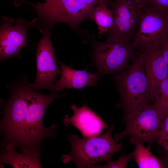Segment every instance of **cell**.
Segmentation results:
<instances>
[{
  "mask_svg": "<svg viewBox=\"0 0 168 168\" xmlns=\"http://www.w3.org/2000/svg\"><path fill=\"white\" fill-rule=\"evenodd\" d=\"M165 118L154 104L147 105L135 113L124 116L125 129L115 134L114 139L117 142L126 136H129L131 144L137 142L146 143L150 148L157 140Z\"/></svg>",
  "mask_w": 168,
  "mask_h": 168,
  "instance_id": "8992f818",
  "label": "cell"
},
{
  "mask_svg": "<svg viewBox=\"0 0 168 168\" xmlns=\"http://www.w3.org/2000/svg\"><path fill=\"white\" fill-rule=\"evenodd\" d=\"M108 3L99 4L92 10L89 19L95 21L97 26L98 36L107 34L112 26L114 13L108 7Z\"/></svg>",
  "mask_w": 168,
  "mask_h": 168,
  "instance_id": "5bb4252c",
  "label": "cell"
},
{
  "mask_svg": "<svg viewBox=\"0 0 168 168\" xmlns=\"http://www.w3.org/2000/svg\"><path fill=\"white\" fill-rule=\"evenodd\" d=\"M161 159L163 162L164 168H168V154H164V156Z\"/></svg>",
  "mask_w": 168,
  "mask_h": 168,
  "instance_id": "603a6c76",
  "label": "cell"
},
{
  "mask_svg": "<svg viewBox=\"0 0 168 168\" xmlns=\"http://www.w3.org/2000/svg\"><path fill=\"white\" fill-rule=\"evenodd\" d=\"M168 35V15L146 4L140 6L138 25L132 44L137 52L158 44Z\"/></svg>",
  "mask_w": 168,
  "mask_h": 168,
  "instance_id": "52a82bcc",
  "label": "cell"
},
{
  "mask_svg": "<svg viewBox=\"0 0 168 168\" xmlns=\"http://www.w3.org/2000/svg\"><path fill=\"white\" fill-rule=\"evenodd\" d=\"M157 142L163 150H168V115L165 118L161 124Z\"/></svg>",
  "mask_w": 168,
  "mask_h": 168,
  "instance_id": "d6986e66",
  "label": "cell"
},
{
  "mask_svg": "<svg viewBox=\"0 0 168 168\" xmlns=\"http://www.w3.org/2000/svg\"><path fill=\"white\" fill-rule=\"evenodd\" d=\"M158 46L163 56L168 65V35L159 42Z\"/></svg>",
  "mask_w": 168,
  "mask_h": 168,
  "instance_id": "44dd1931",
  "label": "cell"
},
{
  "mask_svg": "<svg viewBox=\"0 0 168 168\" xmlns=\"http://www.w3.org/2000/svg\"><path fill=\"white\" fill-rule=\"evenodd\" d=\"M135 1L140 5H143L145 0H135Z\"/></svg>",
  "mask_w": 168,
  "mask_h": 168,
  "instance_id": "cb8c5ba5",
  "label": "cell"
},
{
  "mask_svg": "<svg viewBox=\"0 0 168 168\" xmlns=\"http://www.w3.org/2000/svg\"><path fill=\"white\" fill-rule=\"evenodd\" d=\"M61 78L55 84V88L58 93L64 89H81L87 86L96 85L99 79L97 74L86 70H78L72 68L58 61Z\"/></svg>",
  "mask_w": 168,
  "mask_h": 168,
  "instance_id": "4fadbf2b",
  "label": "cell"
},
{
  "mask_svg": "<svg viewBox=\"0 0 168 168\" xmlns=\"http://www.w3.org/2000/svg\"><path fill=\"white\" fill-rule=\"evenodd\" d=\"M133 159L132 152L127 154H122L115 161H113L111 160L107 162L106 164L104 166L92 165L89 166L88 168H125L127 167L129 162Z\"/></svg>",
  "mask_w": 168,
  "mask_h": 168,
  "instance_id": "ac0fdd59",
  "label": "cell"
},
{
  "mask_svg": "<svg viewBox=\"0 0 168 168\" xmlns=\"http://www.w3.org/2000/svg\"><path fill=\"white\" fill-rule=\"evenodd\" d=\"M51 0H45L46 2H49V1H51Z\"/></svg>",
  "mask_w": 168,
  "mask_h": 168,
  "instance_id": "484cf974",
  "label": "cell"
},
{
  "mask_svg": "<svg viewBox=\"0 0 168 168\" xmlns=\"http://www.w3.org/2000/svg\"><path fill=\"white\" fill-rule=\"evenodd\" d=\"M90 55L99 78L114 75L127 69L137 54L132 42L123 39H106L101 42L93 38Z\"/></svg>",
  "mask_w": 168,
  "mask_h": 168,
  "instance_id": "5b68a950",
  "label": "cell"
},
{
  "mask_svg": "<svg viewBox=\"0 0 168 168\" xmlns=\"http://www.w3.org/2000/svg\"><path fill=\"white\" fill-rule=\"evenodd\" d=\"M111 79L119 96L120 101L116 107L123 110L124 116L152 104L143 62L139 54H137L128 68L112 75Z\"/></svg>",
  "mask_w": 168,
  "mask_h": 168,
  "instance_id": "7a4b0ae2",
  "label": "cell"
},
{
  "mask_svg": "<svg viewBox=\"0 0 168 168\" xmlns=\"http://www.w3.org/2000/svg\"><path fill=\"white\" fill-rule=\"evenodd\" d=\"M89 7L93 8L97 5L104 3H107L108 0H83Z\"/></svg>",
  "mask_w": 168,
  "mask_h": 168,
  "instance_id": "7402d4cb",
  "label": "cell"
},
{
  "mask_svg": "<svg viewBox=\"0 0 168 168\" xmlns=\"http://www.w3.org/2000/svg\"><path fill=\"white\" fill-rule=\"evenodd\" d=\"M153 103L165 117L168 115V77L161 83L156 93Z\"/></svg>",
  "mask_w": 168,
  "mask_h": 168,
  "instance_id": "e0dca14e",
  "label": "cell"
},
{
  "mask_svg": "<svg viewBox=\"0 0 168 168\" xmlns=\"http://www.w3.org/2000/svg\"><path fill=\"white\" fill-rule=\"evenodd\" d=\"M39 42L36 49V73L32 87L35 90L48 89L52 93H58L55 88L57 77L60 74L57 67L56 58L50 38V32L48 31Z\"/></svg>",
  "mask_w": 168,
  "mask_h": 168,
  "instance_id": "ba28073f",
  "label": "cell"
},
{
  "mask_svg": "<svg viewBox=\"0 0 168 168\" xmlns=\"http://www.w3.org/2000/svg\"><path fill=\"white\" fill-rule=\"evenodd\" d=\"M0 162L6 163L14 167L41 168L39 159L19 153L16 150H4L1 154Z\"/></svg>",
  "mask_w": 168,
  "mask_h": 168,
  "instance_id": "9a60e30c",
  "label": "cell"
},
{
  "mask_svg": "<svg viewBox=\"0 0 168 168\" xmlns=\"http://www.w3.org/2000/svg\"><path fill=\"white\" fill-rule=\"evenodd\" d=\"M164 154H168V150H164Z\"/></svg>",
  "mask_w": 168,
  "mask_h": 168,
  "instance_id": "d4e9b609",
  "label": "cell"
},
{
  "mask_svg": "<svg viewBox=\"0 0 168 168\" xmlns=\"http://www.w3.org/2000/svg\"><path fill=\"white\" fill-rule=\"evenodd\" d=\"M114 13V22L106 39L132 42L138 25L140 5L135 0H108Z\"/></svg>",
  "mask_w": 168,
  "mask_h": 168,
  "instance_id": "9c48e42d",
  "label": "cell"
},
{
  "mask_svg": "<svg viewBox=\"0 0 168 168\" xmlns=\"http://www.w3.org/2000/svg\"><path fill=\"white\" fill-rule=\"evenodd\" d=\"M0 28V59L2 61L12 57L21 58L19 52L26 47L28 42L27 31L31 23L22 18L16 20L5 16L2 17Z\"/></svg>",
  "mask_w": 168,
  "mask_h": 168,
  "instance_id": "30bf717a",
  "label": "cell"
},
{
  "mask_svg": "<svg viewBox=\"0 0 168 168\" xmlns=\"http://www.w3.org/2000/svg\"><path fill=\"white\" fill-rule=\"evenodd\" d=\"M144 4H148L168 15V0H145Z\"/></svg>",
  "mask_w": 168,
  "mask_h": 168,
  "instance_id": "ffe728a7",
  "label": "cell"
},
{
  "mask_svg": "<svg viewBox=\"0 0 168 168\" xmlns=\"http://www.w3.org/2000/svg\"><path fill=\"white\" fill-rule=\"evenodd\" d=\"M71 107L73 114L71 117L65 115L63 123L67 126L71 124L75 127L84 138L100 135L104 129L110 125L86 105L78 107L73 104Z\"/></svg>",
  "mask_w": 168,
  "mask_h": 168,
  "instance_id": "7c38bea8",
  "label": "cell"
},
{
  "mask_svg": "<svg viewBox=\"0 0 168 168\" xmlns=\"http://www.w3.org/2000/svg\"><path fill=\"white\" fill-rule=\"evenodd\" d=\"M137 54L140 56L143 62L148 82L149 97L153 103L161 83L168 77V65L158 44L148 45Z\"/></svg>",
  "mask_w": 168,
  "mask_h": 168,
  "instance_id": "8fae6325",
  "label": "cell"
},
{
  "mask_svg": "<svg viewBox=\"0 0 168 168\" xmlns=\"http://www.w3.org/2000/svg\"><path fill=\"white\" fill-rule=\"evenodd\" d=\"M27 3L33 7L39 18L31 23L43 33L55 24L62 23L74 29H78L83 21L89 19L93 8L83 0H52L44 3Z\"/></svg>",
  "mask_w": 168,
  "mask_h": 168,
  "instance_id": "277c9868",
  "label": "cell"
},
{
  "mask_svg": "<svg viewBox=\"0 0 168 168\" xmlns=\"http://www.w3.org/2000/svg\"><path fill=\"white\" fill-rule=\"evenodd\" d=\"M114 125H110L102 135L80 138L76 135L69 134L68 139L71 150L68 155L62 157L63 162L71 161L77 168H88L94 164L111 160L113 155L120 151L123 143H116L112 136Z\"/></svg>",
  "mask_w": 168,
  "mask_h": 168,
  "instance_id": "3957f363",
  "label": "cell"
},
{
  "mask_svg": "<svg viewBox=\"0 0 168 168\" xmlns=\"http://www.w3.org/2000/svg\"><path fill=\"white\" fill-rule=\"evenodd\" d=\"M134 150L132 152L133 159L140 168H164L163 162L160 159L154 155L150 148L146 147L143 143L137 142L134 143Z\"/></svg>",
  "mask_w": 168,
  "mask_h": 168,
  "instance_id": "2e32d148",
  "label": "cell"
},
{
  "mask_svg": "<svg viewBox=\"0 0 168 168\" xmlns=\"http://www.w3.org/2000/svg\"><path fill=\"white\" fill-rule=\"evenodd\" d=\"M32 91L27 86L18 85L10 89L11 94L3 106L0 121L1 145L4 149L19 148V153L40 157L42 141L54 138L58 127L46 128L44 115L48 106L58 97L66 96L58 93L46 94Z\"/></svg>",
  "mask_w": 168,
  "mask_h": 168,
  "instance_id": "6da1fadb",
  "label": "cell"
}]
</instances>
